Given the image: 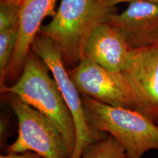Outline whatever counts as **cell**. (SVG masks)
Here are the masks:
<instances>
[{
	"mask_svg": "<svg viewBox=\"0 0 158 158\" xmlns=\"http://www.w3.org/2000/svg\"><path fill=\"white\" fill-rule=\"evenodd\" d=\"M49 70L42 59L30 51L21 76L10 86H2L1 93L15 94L47 116L60 131L71 157L76 143V126L56 81L49 76Z\"/></svg>",
	"mask_w": 158,
	"mask_h": 158,
	"instance_id": "cell-1",
	"label": "cell"
},
{
	"mask_svg": "<svg viewBox=\"0 0 158 158\" xmlns=\"http://www.w3.org/2000/svg\"><path fill=\"white\" fill-rule=\"evenodd\" d=\"M84 116L92 131L108 134L121 144L126 158H142L158 151V124L137 110L116 107L81 96Z\"/></svg>",
	"mask_w": 158,
	"mask_h": 158,
	"instance_id": "cell-2",
	"label": "cell"
},
{
	"mask_svg": "<svg viewBox=\"0 0 158 158\" xmlns=\"http://www.w3.org/2000/svg\"><path fill=\"white\" fill-rule=\"evenodd\" d=\"M111 13L100 8L98 0H62L56 14L41 27L39 35L53 41L67 69L73 68L84 59V46L90 31Z\"/></svg>",
	"mask_w": 158,
	"mask_h": 158,
	"instance_id": "cell-3",
	"label": "cell"
},
{
	"mask_svg": "<svg viewBox=\"0 0 158 158\" xmlns=\"http://www.w3.org/2000/svg\"><path fill=\"white\" fill-rule=\"evenodd\" d=\"M2 98L18 119V136L7 153L33 152L42 158H70L64 138L49 118L19 97L3 92Z\"/></svg>",
	"mask_w": 158,
	"mask_h": 158,
	"instance_id": "cell-4",
	"label": "cell"
},
{
	"mask_svg": "<svg viewBox=\"0 0 158 158\" xmlns=\"http://www.w3.org/2000/svg\"><path fill=\"white\" fill-rule=\"evenodd\" d=\"M31 51L42 59L50 70L70 110L76 130V147L70 158H81L84 150L89 145L103 139L107 135L95 133L89 127L85 118L81 95L69 76L61 51L56 44L50 39L38 34L31 44Z\"/></svg>",
	"mask_w": 158,
	"mask_h": 158,
	"instance_id": "cell-5",
	"label": "cell"
},
{
	"mask_svg": "<svg viewBox=\"0 0 158 158\" xmlns=\"http://www.w3.org/2000/svg\"><path fill=\"white\" fill-rule=\"evenodd\" d=\"M121 72L133 92L135 110L158 124V37L131 48Z\"/></svg>",
	"mask_w": 158,
	"mask_h": 158,
	"instance_id": "cell-6",
	"label": "cell"
},
{
	"mask_svg": "<svg viewBox=\"0 0 158 158\" xmlns=\"http://www.w3.org/2000/svg\"><path fill=\"white\" fill-rule=\"evenodd\" d=\"M68 72L81 96L135 110L133 92L122 72H111L86 58Z\"/></svg>",
	"mask_w": 158,
	"mask_h": 158,
	"instance_id": "cell-7",
	"label": "cell"
},
{
	"mask_svg": "<svg viewBox=\"0 0 158 158\" xmlns=\"http://www.w3.org/2000/svg\"><path fill=\"white\" fill-rule=\"evenodd\" d=\"M57 0H24L19 13L16 45L5 75V82H15L22 73L31 46L46 17H54Z\"/></svg>",
	"mask_w": 158,
	"mask_h": 158,
	"instance_id": "cell-8",
	"label": "cell"
},
{
	"mask_svg": "<svg viewBox=\"0 0 158 158\" xmlns=\"http://www.w3.org/2000/svg\"><path fill=\"white\" fill-rule=\"evenodd\" d=\"M106 21L119 31L130 48L144 46L158 37V3L131 2L121 13H110Z\"/></svg>",
	"mask_w": 158,
	"mask_h": 158,
	"instance_id": "cell-9",
	"label": "cell"
},
{
	"mask_svg": "<svg viewBox=\"0 0 158 158\" xmlns=\"http://www.w3.org/2000/svg\"><path fill=\"white\" fill-rule=\"evenodd\" d=\"M130 49L119 31L105 21L94 26L89 32L83 54L84 58L106 70L121 72Z\"/></svg>",
	"mask_w": 158,
	"mask_h": 158,
	"instance_id": "cell-10",
	"label": "cell"
},
{
	"mask_svg": "<svg viewBox=\"0 0 158 158\" xmlns=\"http://www.w3.org/2000/svg\"><path fill=\"white\" fill-rule=\"evenodd\" d=\"M81 158H126L125 151L121 144L111 135L89 145Z\"/></svg>",
	"mask_w": 158,
	"mask_h": 158,
	"instance_id": "cell-11",
	"label": "cell"
},
{
	"mask_svg": "<svg viewBox=\"0 0 158 158\" xmlns=\"http://www.w3.org/2000/svg\"><path fill=\"white\" fill-rule=\"evenodd\" d=\"M19 25L0 31V84L5 86V75L16 45Z\"/></svg>",
	"mask_w": 158,
	"mask_h": 158,
	"instance_id": "cell-12",
	"label": "cell"
},
{
	"mask_svg": "<svg viewBox=\"0 0 158 158\" xmlns=\"http://www.w3.org/2000/svg\"><path fill=\"white\" fill-rule=\"evenodd\" d=\"M21 6L0 4V31H2L19 23Z\"/></svg>",
	"mask_w": 158,
	"mask_h": 158,
	"instance_id": "cell-13",
	"label": "cell"
},
{
	"mask_svg": "<svg viewBox=\"0 0 158 158\" xmlns=\"http://www.w3.org/2000/svg\"><path fill=\"white\" fill-rule=\"evenodd\" d=\"M135 2H150L158 3V0H98L99 7L108 12H114V7L118 4L124 2L130 4Z\"/></svg>",
	"mask_w": 158,
	"mask_h": 158,
	"instance_id": "cell-14",
	"label": "cell"
},
{
	"mask_svg": "<svg viewBox=\"0 0 158 158\" xmlns=\"http://www.w3.org/2000/svg\"><path fill=\"white\" fill-rule=\"evenodd\" d=\"M0 158H42L38 154L33 152H25L22 153H7L2 155Z\"/></svg>",
	"mask_w": 158,
	"mask_h": 158,
	"instance_id": "cell-15",
	"label": "cell"
},
{
	"mask_svg": "<svg viewBox=\"0 0 158 158\" xmlns=\"http://www.w3.org/2000/svg\"><path fill=\"white\" fill-rule=\"evenodd\" d=\"M24 0H0V4H6V5H14L21 6Z\"/></svg>",
	"mask_w": 158,
	"mask_h": 158,
	"instance_id": "cell-16",
	"label": "cell"
}]
</instances>
